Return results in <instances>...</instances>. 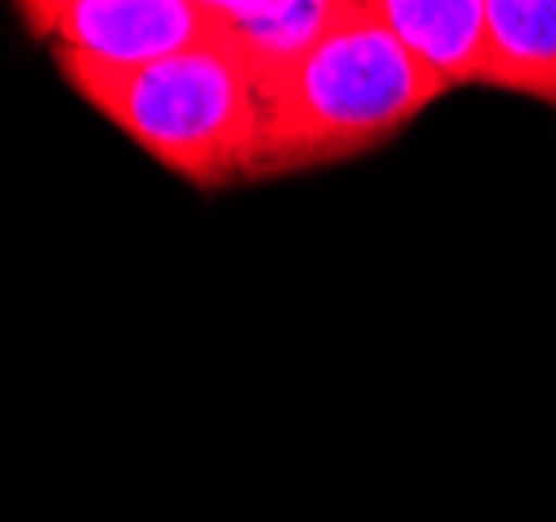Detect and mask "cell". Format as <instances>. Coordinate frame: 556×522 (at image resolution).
<instances>
[{
	"label": "cell",
	"mask_w": 556,
	"mask_h": 522,
	"mask_svg": "<svg viewBox=\"0 0 556 522\" xmlns=\"http://www.w3.org/2000/svg\"><path fill=\"white\" fill-rule=\"evenodd\" d=\"M447 92L368 0H348L318 47L260 88V138L248 180L343 164L397 138Z\"/></svg>",
	"instance_id": "obj_1"
},
{
	"label": "cell",
	"mask_w": 556,
	"mask_h": 522,
	"mask_svg": "<svg viewBox=\"0 0 556 522\" xmlns=\"http://www.w3.org/2000/svg\"><path fill=\"white\" fill-rule=\"evenodd\" d=\"M63 80L155 164L197 189L251 176L260 138V80L218 38L142 67L55 55Z\"/></svg>",
	"instance_id": "obj_2"
},
{
	"label": "cell",
	"mask_w": 556,
	"mask_h": 522,
	"mask_svg": "<svg viewBox=\"0 0 556 522\" xmlns=\"http://www.w3.org/2000/svg\"><path fill=\"white\" fill-rule=\"evenodd\" d=\"M17 17L55 55L142 67L214 38L210 0H34Z\"/></svg>",
	"instance_id": "obj_3"
},
{
	"label": "cell",
	"mask_w": 556,
	"mask_h": 522,
	"mask_svg": "<svg viewBox=\"0 0 556 522\" xmlns=\"http://www.w3.org/2000/svg\"><path fill=\"white\" fill-rule=\"evenodd\" d=\"M348 13V0H210L214 38L243 59L251 76L273 84Z\"/></svg>",
	"instance_id": "obj_4"
},
{
	"label": "cell",
	"mask_w": 556,
	"mask_h": 522,
	"mask_svg": "<svg viewBox=\"0 0 556 522\" xmlns=\"http://www.w3.org/2000/svg\"><path fill=\"white\" fill-rule=\"evenodd\" d=\"M393 38L447 88L485 84L490 22L485 0H368Z\"/></svg>",
	"instance_id": "obj_5"
},
{
	"label": "cell",
	"mask_w": 556,
	"mask_h": 522,
	"mask_svg": "<svg viewBox=\"0 0 556 522\" xmlns=\"http://www.w3.org/2000/svg\"><path fill=\"white\" fill-rule=\"evenodd\" d=\"M485 88L519 92L556 110V0H485Z\"/></svg>",
	"instance_id": "obj_6"
}]
</instances>
